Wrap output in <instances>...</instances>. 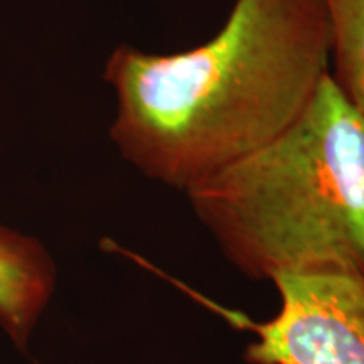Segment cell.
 Wrapping results in <instances>:
<instances>
[{
    "mask_svg": "<svg viewBox=\"0 0 364 364\" xmlns=\"http://www.w3.org/2000/svg\"><path fill=\"white\" fill-rule=\"evenodd\" d=\"M329 70L324 0H235L196 48L110 54V136L145 177L188 193L292 125Z\"/></svg>",
    "mask_w": 364,
    "mask_h": 364,
    "instance_id": "6da1fadb",
    "label": "cell"
},
{
    "mask_svg": "<svg viewBox=\"0 0 364 364\" xmlns=\"http://www.w3.org/2000/svg\"><path fill=\"white\" fill-rule=\"evenodd\" d=\"M332 81L364 120V0H324Z\"/></svg>",
    "mask_w": 364,
    "mask_h": 364,
    "instance_id": "5b68a950",
    "label": "cell"
},
{
    "mask_svg": "<svg viewBox=\"0 0 364 364\" xmlns=\"http://www.w3.org/2000/svg\"><path fill=\"white\" fill-rule=\"evenodd\" d=\"M272 284L280 295L275 316L231 317L255 334L245 349L250 364H364V279L322 273Z\"/></svg>",
    "mask_w": 364,
    "mask_h": 364,
    "instance_id": "3957f363",
    "label": "cell"
},
{
    "mask_svg": "<svg viewBox=\"0 0 364 364\" xmlns=\"http://www.w3.org/2000/svg\"><path fill=\"white\" fill-rule=\"evenodd\" d=\"M56 267L38 240L0 226V326L21 351L53 297Z\"/></svg>",
    "mask_w": 364,
    "mask_h": 364,
    "instance_id": "277c9868",
    "label": "cell"
},
{
    "mask_svg": "<svg viewBox=\"0 0 364 364\" xmlns=\"http://www.w3.org/2000/svg\"><path fill=\"white\" fill-rule=\"evenodd\" d=\"M184 194L250 279H364V120L331 75L279 136Z\"/></svg>",
    "mask_w": 364,
    "mask_h": 364,
    "instance_id": "7a4b0ae2",
    "label": "cell"
}]
</instances>
